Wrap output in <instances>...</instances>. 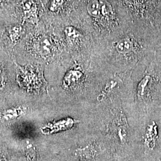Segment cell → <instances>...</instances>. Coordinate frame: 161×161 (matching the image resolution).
<instances>
[{
	"label": "cell",
	"mask_w": 161,
	"mask_h": 161,
	"mask_svg": "<svg viewBox=\"0 0 161 161\" xmlns=\"http://www.w3.org/2000/svg\"><path fill=\"white\" fill-rule=\"evenodd\" d=\"M22 28L19 26H14L8 29V36L13 43H17L20 38Z\"/></svg>",
	"instance_id": "cell-8"
},
{
	"label": "cell",
	"mask_w": 161,
	"mask_h": 161,
	"mask_svg": "<svg viewBox=\"0 0 161 161\" xmlns=\"http://www.w3.org/2000/svg\"><path fill=\"white\" fill-rule=\"evenodd\" d=\"M67 1L68 0H51L48 6L49 10L53 13L58 12L64 7Z\"/></svg>",
	"instance_id": "cell-9"
},
{
	"label": "cell",
	"mask_w": 161,
	"mask_h": 161,
	"mask_svg": "<svg viewBox=\"0 0 161 161\" xmlns=\"http://www.w3.org/2000/svg\"><path fill=\"white\" fill-rule=\"evenodd\" d=\"M83 75L82 70L77 68L70 69L64 76L63 86L66 89L74 87L79 83Z\"/></svg>",
	"instance_id": "cell-5"
},
{
	"label": "cell",
	"mask_w": 161,
	"mask_h": 161,
	"mask_svg": "<svg viewBox=\"0 0 161 161\" xmlns=\"http://www.w3.org/2000/svg\"><path fill=\"white\" fill-rule=\"evenodd\" d=\"M115 161H131L128 158V156L127 155H115Z\"/></svg>",
	"instance_id": "cell-12"
},
{
	"label": "cell",
	"mask_w": 161,
	"mask_h": 161,
	"mask_svg": "<svg viewBox=\"0 0 161 161\" xmlns=\"http://www.w3.org/2000/svg\"><path fill=\"white\" fill-rule=\"evenodd\" d=\"M160 161H161V160H160Z\"/></svg>",
	"instance_id": "cell-15"
},
{
	"label": "cell",
	"mask_w": 161,
	"mask_h": 161,
	"mask_svg": "<svg viewBox=\"0 0 161 161\" xmlns=\"http://www.w3.org/2000/svg\"><path fill=\"white\" fill-rule=\"evenodd\" d=\"M25 155L26 159L29 161H36L38 155L34 147L31 144H28L25 149Z\"/></svg>",
	"instance_id": "cell-10"
},
{
	"label": "cell",
	"mask_w": 161,
	"mask_h": 161,
	"mask_svg": "<svg viewBox=\"0 0 161 161\" xmlns=\"http://www.w3.org/2000/svg\"><path fill=\"white\" fill-rule=\"evenodd\" d=\"M25 17L28 19H37L38 18V7L34 1H29L24 4L23 7Z\"/></svg>",
	"instance_id": "cell-6"
},
{
	"label": "cell",
	"mask_w": 161,
	"mask_h": 161,
	"mask_svg": "<svg viewBox=\"0 0 161 161\" xmlns=\"http://www.w3.org/2000/svg\"><path fill=\"white\" fill-rule=\"evenodd\" d=\"M0 161H6V158L0 153Z\"/></svg>",
	"instance_id": "cell-13"
},
{
	"label": "cell",
	"mask_w": 161,
	"mask_h": 161,
	"mask_svg": "<svg viewBox=\"0 0 161 161\" xmlns=\"http://www.w3.org/2000/svg\"><path fill=\"white\" fill-rule=\"evenodd\" d=\"M17 80L20 86L29 92H39L47 86L42 72L37 67L27 66L20 67Z\"/></svg>",
	"instance_id": "cell-3"
},
{
	"label": "cell",
	"mask_w": 161,
	"mask_h": 161,
	"mask_svg": "<svg viewBox=\"0 0 161 161\" xmlns=\"http://www.w3.org/2000/svg\"><path fill=\"white\" fill-rule=\"evenodd\" d=\"M26 111L27 108L23 106L12 107L3 110L0 112V121L3 122H8L16 120L25 115Z\"/></svg>",
	"instance_id": "cell-4"
},
{
	"label": "cell",
	"mask_w": 161,
	"mask_h": 161,
	"mask_svg": "<svg viewBox=\"0 0 161 161\" xmlns=\"http://www.w3.org/2000/svg\"><path fill=\"white\" fill-rule=\"evenodd\" d=\"M6 84V78L5 73L4 70L0 66V90L3 89Z\"/></svg>",
	"instance_id": "cell-11"
},
{
	"label": "cell",
	"mask_w": 161,
	"mask_h": 161,
	"mask_svg": "<svg viewBox=\"0 0 161 161\" xmlns=\"http://www.w3.org/2000/svg\"><path fill=\"white\" fill-rule=\"evenodd\" d=\"M4 0H0V4H1V3H3V2H4Z\"/></svg>",
	"instance_id": "cell-14"
},
{
	"label": "cell",
	"mask_w": 161,
	"mask_h": 161,
	"mask_svg": "<svg viewBox=\"0 0 161 161\" xmlns=\"http://www.w3.org/2000/svg\"><path fill=\"white\" fill-rule=\"evenodd\" d=\"M133 29L155 44L161 42V0H113Z\"/></svg>",
	"instance_id": "cell-1"
},
{
	"label": "cell",
	"mask_w": 161,
	"mask_h": 161,
	"mask_svg": "<svg viewBox=\"0 0 161 161\" xmlns=\"http://www.w3.org/2000/svg\"><path fill=\"white\" fill-rule=\"evenodd\" d=\"M153 43L144 38L132 28L124 30L97 43L94 48L106 49L108 55L121 62L129 69L135 66L146 55L149 47Z\"/></svg>",
	"instance_id": "cell-2"
},
{
	"label": "cell",
	"mask_w": 161,
	"mask_h": 161,
	"mask_svg": "<svg viewBox=\"0 0 161 161\" xmlns=\"http://www.w3.org/2000/svg\"><path fill=\"white\" fill-rule=\"evenodd\" d=\"M53 46L51 41L47 38H42L38 43V50L41 55L47 56L52 53Z\"/></svg>",
	"instance_id": "cell-7"
}]
</instances>
